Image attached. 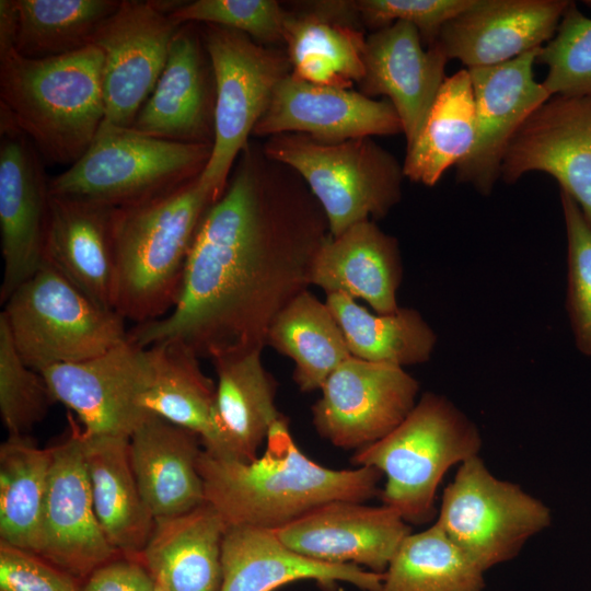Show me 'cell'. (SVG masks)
<instances>
[{
	"label": "cell",
	"instance_id": "cell-1",
	"mask_svg": "<svg viewBox=\"0 0 591 591\" xmlns=\"http://www.w3.org/2000/svg\"><path fill=\"white\" fill-rule=\"evenodd\" d=\"M329 235L325 213L299 174L250 142L202 217L176 304L165 316L137 324L128 339L141 347L182 341L210 360L263 350L275 318L311 286Z\"/></svg>",
	"mask_w": 591,
	"mask_h": 591
},
{
	"label": "cell",
	"instance_id": "cell-2",
	"mask_svg": "<svg viewBox=\"0 0 591 591\" xmlns=\"http://www.w3.org/2000/svg\"><path fill=\"white\" fill-rule=\"evenodd\" d=\"M206 502L227 526L279 529L335 500L363 502L376 494L382 473L369 466L332 470L309 459L297 445L283 416L267 434L266 448L251 462L198 459Z\"/></svg>",
	"mask_w": 591,
	"mask_h": 591
},
{
	"label": "cell",
	"instance_id": "cell-3",
	"mask_svg": "<svg viewBox=\"0 0 591 591\" xmlns=\"http://www.w3.org/2000/svg\"><path fill=\"white\" fill-rule=\"evenodd\" d=\"M199 176L158 197L115 208L114 310L125 320L155 321L176 304L199 224L218 199Z\"/></svg>",
	"mask_w": 591,
	"mask_h": 591
},
{
	"label": "cell",
	"instance_id": "cell-4",
	"mask_svg": "<svg viewBox=\"0 0 591 591\" xmlns=\"http://www.w3.org/2000/svg\"><path fill=\"white\" fill-rule=\"evenodd\" d=\"M101 51L90 45L47 58L0 56V105L53 164L72 165L105 120Z\"/></svg>",
	"mask_w": 591,
	"mask_h": 591
},
{
	"label": "cell",
	"instance_id": "cell-5",
	"mask_svg": "<svg viewBox=\"0 0 591 591\" xmlns=\"http://www.w3.org/2000/svg\"><path fill=\"white\" fill-rule=\"evenodd\" d=\"M476 425L445 396L424 393L408 416L379 441L356 451L352 462L376 468L386 482L383 505L409 524L431 521L436 491L450 467L478 455Z\"/></svg>",
	"mask_w": 591,
	"mask_h": 591
},
{
	"label": "cell",
	"instance_id": "cell-6",
	"mask_svg": "<svg viewBox=\"0 0 591 591\" xmlns=\"http://www.w3.org/2000/svg\"><path fill=\"white\" fill-rule=\"evenodd\" d=\"M263 149L304 181L333 237L358 222L384 218L402 198L403 164L371 137L325 142L286 132L268 137Z\"/></svg>",
	"mask_w": 591,
	"mask_h": 591
},
{
	"label": "cell",
	"instance_id": "cell-7",
	"mask_svg": "<svg viewBox=\"0 0 591 591\" xmlns=\"http://www.w3.org/2000/svg\"><path fill=\"white\" fill-rule=\"evenodd\" d=\"M211 144L153 137L103 121L86 151L49 181V193L125 207L198 177Z\"/></svg>",
	"mask_w": 591,
	"mask_h": 591
},
{
	"label": "cell",
	"instance_id": "cell-8",
	"mask_svg": "<svg viewBox=\"0 0 591 591\" xmlns=\"http://www.w3.org/2000/svg\"><path fill=\"white\" fill-rule=\"evenodd\" d=\"M13 343L37 372L82 362L128 338L117 312L100 306L46 264L3 303Z\"/></svg>",
	"mask_w": 591,
	"mask_h": 591
},
{
	"label": "cell",
	"instance_id": "cell-9",
	"mask_svg": "<svg viewBox=\"0 0 591 591\" xmlns=\"http://www.w3.org/2000/svg\"><path fill=\"white\" fill-rule=\"evenodd\" d=\"M199 30L216 84L213 142L199 179L219 198L277 85L292 69L287 54L242 32L213 24Z\"/></svg>",
	"mask_w": 591,
	"mask_h": 591
},
{
	"label": "cell",
	"instance_id": "cell-10",
	"mask_svg": "<svg viewBox=\"0 0 591 591\" xmlns=\"http://www.w3.org/2000/svg\"><path fill=\"white\" fill-rule=\"evenodd\" d=\"M551 521L546 505L494 476L475 455L460 464L445 487L436 522L485 572L514 558Z\"/></svg>",
	"mask_w": 591,
	"mask_h": 591
},
{
	"label": "cell",
	"instance_id": "cell-11",
	"mask_svg": "<svg viewBox=\"0 0 591 591\" xmlns=\"http://www.w3.org/2000/svg\"><path fill=\"white\" fill-rule=\"evenodd\" d=\"M419 387L402 367L351 356L322 385L312 421L333 445L359 450L384 438L408 416Z\"/></svg>",
	"mask_w": 591,
	"mask_h": 591
},
{
	"label": "cell",
	"instance_id": "cell-12",
	"mask_svg": "<svg viewBox=\"0 0 591 591\" xmlns=\"http://www.w3.org/2000/svg\"><path fill=\"white\" fill-rule=\"evenodd\" d=\"M182 24L151 1L123 0L96 31L92 45L102 54L105 121L131 127L165 67Z\"/></svg>",
	"mask_w": 591,
	"mask_h": 591
},
{
	"label": "cell",
	"instance_id": "cell-13",
	"mask_svg": "<svg viewBox=\"0 0 591 591\" xmlns=\"http://www.w3.org/2000/svg\"><path fill=\"white\" fill-rule=\"evenodd\" d=\"M40 373L55 401L72 410L86 432L129 438L152 415L142 406L151 375L150 351L128 338L101 356Z\"/></svg>",
	"mask_w": 591,
	"mask_h": 591
},
{
	"label": "cell",
	"instance_id": "cell-14",
	"mask_svg": "<svg viewBox=\"0 0 591 591\" xmlns=\"http://www.w3.org/2000/svg\"><path fill=\"white\" fill-rule=\"evenodd\" d=\"M66 438L51 447L37 555L80 581L117 557L95 514L82 451V427L68 414Z\"/></svg>",
	"mask_w": 591,
	"mask_h": 591
},
{
	"label": "cell",
	"instance_id": "cell-15",
	"mask_svg": "<svg viewBox=\"0 0 591 591\" xmlns=\"http://www.w3.org/2000/svg\"><path fill=\"white\" fill-rule=\"evenodd\" d=\"M0 234L3 276L0 301L44 264L49 181L42 157L11 115L0 111Z\"/></svg>",
	"mask_w": 591,
	"mask_h": 591
},
{
	"label": "cell",
	"instance_id": "cell-16",
	"mask_svg": "<svg viewBox=\"0 0 591 591\" xmlns=\"http://www.w3.org/2000/svg\"><path fill=\"white\" fill-rule=\"evenodd\" d=\"M533 171L552 175L591 227V97L553 95L520 126L500 176L512 184Z\"/></svg>",
	"mask_w": 591,
	"mask_h": 591
},
{
	"label": "cell",
	"instance_id": "cell-17",
	"mask_svg": "<svg viewBox=\"0 0 591 591\" xmlns=\"http://www.w3.org/2000/svg\"><path fill=\"white\" fill-rule=\"evenodd\" d=\"M541 47L490 67L467 69L472 82L476 138L473 149L456 165V179L484 196L500 177L503 153L524 120L551 95L534 78Z\"/></svg>",
	"mask_w": 591,
	"mask_h": 591
},
{
	"label": "cell",
	"instance_id": "cell-18",
	"mask_svg": "<svg viewBox=\"0 0 591 591\" xmlns=\"http://www.w3.org/2000/svg\"><path fill=\"white\" fill-rule=\"evenodd\" d=\"M298 132L325 142L403 132L389 100L375 101L351 89L321 85L288 74L253 130L270 137Z\"/></svg>",
	"mask_w": 591,
	"mask_h": 591
},
{
	"label": "cell",
	"instance_id": "cell-19",
	"mask_svg": "<svg viewBox=\"0 0 591 591\" xmlns=\"http://www.w3.org/2000/svg\"><path fill=\"white\" fill-rule=\"evenodd\" d=\"M274 531L285 545L311 559L383 573L410 528L385 505L335 500Z\"/></svg>",
	"mask_w": 591,
	"mask_h": 591
},
{
	"label": "cell",
	"instance_id": "cell-20",
	"mask_svg": "<svg viewBox=\"0 0 591 591\" xmlns=\"http://www.w3.org/2000/svg\"><path fill=\"white\" fill-rule=\"evenodd\" d=\"M570 2L473 0L444 24L434 45L466 69L496 66L549 42Z\"/></svg>",
	"mask_w": 591,
	"mask_h": 591
},
{
	"label": "cell",
	"instance_id": "cell-21",
	"mask_svg": "<svg viewBox=\"0 0 591 591\" xmlns=\"http://www.w3.org/2000/svg\"><path fill=\"white\" fill-rule=\"evenodd\" d=\"M216 84L196 23L182 24L160 79L132 124L143 134L187 143L213 142Z\"/></svg>",
	"mask_w": 591,
	"mask_h": 591
},
{
	"label": "cell",
	"instance_id": "cell-22",
	"mask_svg": "<svg viewBox=\"0 0 591 591\" xmlns=\"http://www.w3.org/2000/svg\"><path fill=\"white\" fill-rule=\"evenodd\" d=\"M448 62L437 45L424 48L418 30L396 21L366 38L361 93L384 95L394 106L409 146L441 88Z\"/></svg>",
	"mask_w": 591,
	"mask_h": 591
},
{
	"label": "cell",
	"instance_id": "cell-23",
	"mask_svg": "<svg viewBox=\"0 0 591 591\" xmlns=\"http://www.w3.org/2000/svg\"><path fill=\"white\" fill-rule=\"evenodd\" d=\"M115 207L50 194L44 245L48 265L92 301L114 310Z\"/></svg>",
	"mask_w": 591,
	"mask_h": 591
},
{
	"label": "cell",
	"instance_id": "cell-24",
	"mask_svg": "<svg viewBox=\"0 0 591 591\" xmlns=\"http://www.w3.org/2000/svg\"><path fill=\"white\" fill-rule=\"evenodd\" d=\"M221 591H276L298 580L325 588L346 582L362 591H380L383 573L354 564H329L305 557L285 545L274 530L227 526L221 548Z\"/></svg>",
	"mask_w": 591,
	"mask_h": 591
},
{
	"label": "cell",
	"instance_id": "cell-25",
	"mask_svg": "<svg viewBox=\"0 0 591 591\" xmlns=\"http://www.w3.org/2000/svg\"><path fill=\"white\" fill-rule=\"evenodd\" d=\"M259 349L213 358L217 374L213 429L202 447L209 454L254 461L271 425L282 415L275 405L276 382Z\"/></svg>",
	"mask_w": 591,
	"mask_h": 591
},
{
	"label": "cell",
	"instance_id": "cell-26",
	"mask_svg": "<svg viewBox=\"0 0 591 591\" xmlns=\"http://www.w3.org/2000/svg\"><path fill=\"white\" fill-rule=\"evenodd\" d=\"M201 445L195 431L153 414L129 437L134 475L154 519L178 515L206 502L198 472Z\"/></svg>",
	"mask_w": 591,
	"mask_h": 591
},
{
	"label": "cell",
	"instance_id": "cell-27",
	"mask_svg": "<svg viewBox=\"0 0 591 591\" xmlns=\"http://www.w3.org/2000/svg\"><path fill=\"white\" fill-rule=\"evenodd\" d=\"M402 278L397 240L373 220H364L328 236L314 260L311 286L326 294L361 299L375 313L387 314L399 309L396 293Z\"/></svg>",
	"mask_w": 591,
	"mask_h": 591
},
{
	"label": "cell",
	"instance_id": "cell-28",
	"mask_svg": "<svg viewBox=\"0 0 591 591\" xmlns=\"http://www.w3.org/2000/svg\"><path fill=\"white\" fill-rule=\"evenodd\" d=\"M225 529L207 502L178 515L157 518L139 559L167 591H221Z\"/></svg>",
	"mask_w": 591,
	"mask_h": 591
},
{
	"label": "cell",
	"instance_id": "cell-29",
	"mask_svg": "<svg viewBox=\"0 0 591 591\" xmlns=\"http://www.w3.org/2000/svg\"><path fill=\"white\" fill-rule=\"evenodd\" d=\"M352 1H327L313 10L290 13L283 43L291 73L306 82L350 89L364 74L366 38L352 22Z\"/></svg>",
	"mask_w": 591,
	"mask_h": 591
},
{
	"label": "cell",
	"instance_id": "cell-30",
	"mask_svg": "<svg viewBox=\"0 0 591 591\" xmlns=\"http://www.w3.org/2000/svg\"><path fill=\"white\" fill-rule=\"evenodd\" d=\"M82 451L93 507L107 541L117 553L139 558L154 518L134 475L129 438L82 428Z\"/></svg>",
	"mask_w": 591,
	"mask_h": 591
},
{
	"label": "cell",
	"instance_id": "cell-31",
	"mask_svg": "<svg viewBox=\"0 0 591 591\" xmlns=\"http://www.w3.org/2000/svg\"><path fill=\"white\" fill-rule=\"evenodd\" d=\"M476 138V114L467 69L445 77L415 140L407 146L406 178L436 185L443 173L468 155Z\"/></svg>",
	"mask_w": 591,
	"mask_h": 591
},
{
	"label": "cell",
	"instance_id": "cell-32",
	"mask_svg": "<svg viewBox=\"0 0 591 591\" xmlns=\"http://www.w3.org/2000/svg\"><path fill=\"white\" fill-rule=\"evenodd\" d=\"M325 303L352 357L402 368L430 359L437 336L417 310L399 308L387 314L371 313L341 293L326 294Z\"/></svg>",
	"mask_w": 591,
	"mask_h": 591
},
{
	"label": "cell",
	"instance_id": "cell-33",
	"mask_svg": "<svg viewBox=\"0 0 591 591\" xmlns=\"http://www.w3.org/2000/svg\"><path fill=\"white\" fill-rule=\"evenodd\" d=\"M266 346L292 360L293 380L304 393L321 390L329 374L351 357L329 308L309 289L278 314Z\"/></svg>",
	"mask_w": 591,
	"mask_h": 591
},
{
	"label": "cell",
	"instance_id": "cell-34",
	"mask_svg": "<svg viewBox=\"0 0 591 591\" xmlns=\"http://www.w3.org/2000/svg\"><path fill=\"white\" fill-rule=\"evenodd\" d=\"M147 347L151 375L143 409L195 431L204 447L213 429L216 383L204 373L197 354L184 343L165 340Z\"/></svg>",
	"mask_w": 591,
	"mask_h": 591
},
{
	"label": "cell",
	"instance_id": "cell-35",
	"mask_svg": "<svg viewBox=\"0 0 591 591\" xmlns=\"http://www.w3.org/2000/svg\"><path fill=\"white\" fill-rule=\"evenodd\" d=\"M51 447L9 436L0 447V542L37 553Z\"/></svg>",
	"mask_w": 591,
	"mask_h": 591
},
{
	"label": "cell",
	"instance_id": "cell-36",
	"mask_svg": "<svg viewBox=\"0 0 591 591\" xmlns=\"http://www.w3.org/2000/svg\"><path fill=\"white\" fill-rule=\"evenodd\" d=\"M484 573L434 522L403 540L380 591H483Z\"/></svg>",
	"mask_w": 591,
	"mask_h": 591
},
{
	"label": "cell",
	"instance_id": "cell-37",
	"mask_svg": "<svg viewBox=\"0 0 591 591\" xmlns=\"http://www.w3.org/2000/svg\"><path fill=\"white\" fill-rule=\"evenodd\" d=\"M19 27L14 49L27 58H47L92 45L101 24L116 12L117 0H14Z\"/></svg>",
	"mask_w": 591,
	"mask_h": 591
},
{
	"label": "cell",
	"instance_id": "cell-38",
	"mask_svg": "<svg viewBox=\"0 0 591 591\" xmlns=\"http://www.w3.org/2000/svg\"><path fill=\"white\" fill-rule=\"evenodd\" d=\"M537 63L547 67L542 82L551 96L591 97V19L570 2L553 38L541 47Z\"/></svg>",
	"mask_w": 591,
	"mask_h": 591
},
{
	"label": "cell",
	"instance_id": "cell-39",
	"mask_svg": "<svg viewBox=\"0 0 591 591\" xmlns=\"http://www.w3.org/2000/svg\"><path fill=\"white\" fill-rule=\"evenodd\" d=\"M54 403L45 378L22 360L0 313V415L9 436H26Z\"/></svg>",
	"mask_w": 591,
	"mask_h": 591
},
{
	"label": "cell",
	"instance_id": "cell-40",
	"mask_svg": "<svg viewBox=\"0 0 591 591\" xmlns=\"http://www.w3.org/2000/svg\"><path fill=\"white\" fill-rule=\"evenodd\" d=\"M567 236L566 306L578 350L591 357V227L577 202L560 190Z\"/></svg>",
	"mask_w": 591,
	"mask_h": 591
},
{
	"label": "cell",
	"instance_id": "cell-41",
	"mask_svg": "<svg viewBox=\"0 0 591 591\" xmlns=\"http://www.w3.org/2000/svg\"><path fill=\"white\" fill-rule=\"evenodd\" d=\"M290 12L274 0L185 1L171 18L179 24H213L242 32L267 45L283 43Z\"/></svg>",
	"mask_w": 591,
	"mask_h": 591
},
{
	"label": "cell",
	"instance_id": "cell-42",
	"mask_svg": "<svg viewBox=\"0 0 591 591\" xmlns=\"http://www.w3.org/2000/svg\"><path fill=\"white\" fill-rule=\"evenodd\" d=\"M473 0H358L352 1L359 18L382 28L396 21L413 24L428 47L436 44L447 22L467 9Z\"/></svg>",
	"mask_w": 591,
	"mask_h": 591
},
{
	"label": "cell",
	"instance_id": "cell-43",
	"mask_svg": "<svg viewBox=\"0 0 591 591\" xmlns=\"http://www.w3.org/2000/svg\"><path fill=\"white\" fill-rule=\"evenodd\" d=\"M80 580L37 554L0 542V591H79Z\"/></svg>",
	"mask_w": 591,
	"mask_h": 591
},
{
	"label": "cell",
	"instance_id": "cell-44",
	"mask_svg": "<svg viewBox=\"0 0 591 591\" xmlns=\"http://www.w3.org/2000/svg\"><path fill=\"white\" fill-rule=\"evenodd\" d=\"M155 581L140 560L115 557L94 570L79 591H154Z\"/></svg>",
	"mask_w": 591,
	"mask_h": 591
},
{
	"label": "cell",
	"instance_id": "cell-45",
	"mask_svg": "<svg viewBox=\"0 0 591 591\" xmlns=\"http://www.w3.org/2000/svg\"><path fill=\"white\" fill-rule=\"evenodd\" d=\"M19 13L14 0L0 1V56L14 48Z\"/></svg>",
	"mask_w": 591,
	"mask_h": 591
},
{
	"label": "cell",
	"instance_id": "cell-46",
	"mask_svg": "<svg viewBox=\"0 0 591 591\" xmlns=\"http://www.w3.org/2000/svg\"><path fill=\"white\" fill-rule=\"evenodd\" d=\"M154 591H167L164 587H162L160 583L155 582Z\"/></svg>",
	"mask_w": 591,
	"mask_h": 591
},
{
	"label": "cell",
	"instance_id": "cell-47",
	"mask_svg": "<svg viewBox=\"0 0 591 591\" xmlns=\"http://www.w3.org/2000/svg\"><path fill=\"white\" fill-rule=\"evenodd\" d=\"M586 5H588L589 8H591V0H588V1H583Z\"/></svg>",
	"mask_w": 591,
	"mask_h": 591
}]
</instances>
